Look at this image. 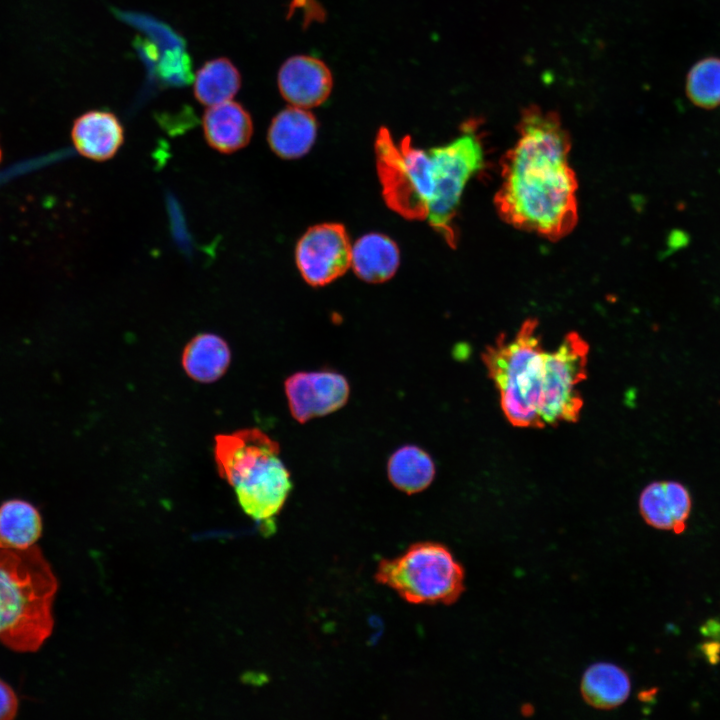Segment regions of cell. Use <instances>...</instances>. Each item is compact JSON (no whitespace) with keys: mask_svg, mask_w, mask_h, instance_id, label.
<instances>
[{"mask_svg":"<svg viewBox=\"0 0 720 720\" xmlns=\"http://www.w3.org/2000/svg\"><path fill=\"white\" fill-rule=\"evenodd\" d=\"M569 151V136L557 115L537 107L523 112L519 137L502 160L495 197L507 223L550 240L574 228L577 180Z\"/></svg>","mask_w":720,"mask_h":720,"instance_id":"1","label":"cell"},{"mask_svg":"<svg viewBox=\"0 0 720 720\" xmlns=\"http://www.w3.org/2000/svg\"><path fill=\"white\" fill-rule=\"evenodd\" d=\"M57 586L37 546L0 547V642L17 652L38 650L53 630Z\"/></svg>","mask_w":720,"mask_h":720,"instance_id":"2","label":"cell"},{"mask_svg":"<svg viewBox=\"0 0 720 720\" xmlns=\"http://www.w3.org/2000/svg\"><path fill=\"white\" fill-rule=\"evenodd\" d=\"M214 451L218 472L234 488L243 511L264 528L272 526L292 489L278 443L249 428L217 435Z\"/></svg>","mask_w":720,"mask_h":720,"instance_id":"3","label":"cell"},{"mask_svg":"<svg viewBox=\"0 0 720 720\" xmlns=\"http://www.w3.org/2000/svg\"><path fill=\"white\" fill-rule=\"evenodd\" d=\"M546 355L536 319L525 320L511 339L499 335L481 354L501 408L514 426L543 427L539 406Z\"/></svg>","mask_w":720,"mask_h":720,"instance_id":"4","label":"cell"},{"mask_svg":"<svg viewBox=\"0 0 720 720\" xmlns=\"http://www.w3.org/2000/svg\"><path fill=\"white\" fill-rule=\"evenodd\" d=\"M376 581L413 604H451L464 590V571L447 547L417 543L403 554L382 560Z\"/></svg>","mask_w":720,"mask_h":720,"instance_id":"5","label":"cell"},{"mask_svg":"<svg viewBox=\"0 0 720 720\" xmlns=\"http://www.w3.org/2000/svg\"><path fill=\"white\" fill-rule=\"evenodd\" d=\"M376 167L386 205L408 220L427 219L433 194L428 151L412 145L409 136L398 144L386 127L375 140Z\"/></svg>","mask_w":720,"mask_h":720,"instance_id":"6","label":"cell"},{"mask_svg":"<svg viewBox=\"0 0 720 720\" xmlns=\"http://www.w3.org/2000/svg\"><path fill=\"white\" fill-rule=\"evenodd\" d=\"M453 141L428 150L432 165L433 194L427 219L444 240L455 247L454 218L464 188L484 162L482 144L468 127Z\"/></svg>","mask_w":720,"mask_h":720,"instance_id":"7","label":"cell"},{"mask_svg":"<svg viewBox=\"0 0 720 720\" xmlns=\"http://www.w3.org/2000/svg\"><path fill=\"white\" fill-rule=\"evenodd\" d=\"M588 353V343L574 331L547 351L539 406L543 427L578 421L583 399L577 386L587 377Z\"/></svg>","mask_w":720,"mask_h":720,"instance_id":"8","label":"cell"},{"mask_svg":"<svg viewBox=\"0 0 720 720\" xmlns=\"http://www.w3.org/2000/svg\"><path fill=\"white\" fill-rule=\"evenodd\" d=\"M352 246L340 223L310 227L295 249L297 268L311 286H325L344 275L351 266Z\"/></svg>","mask_w":720,"mask_h":720,"instance_id":"9","label":"cell"},{"mask_svg":"<svg viewBox=\"0 0 720 720\" xmlns=\"http://www.w3.org/2000/svg\"><path fill=\"white\" fill-rule=\"evenodd\" d=\"M285 392L292 416L305 423L343 407L349 397V385L337 372H297L286 379Z\"/></svg>","mask_w":720,"mask_h":720,"instance_id":"10","label":"cell"},{"mask_svg":"<svg viewBox=\"0 0 720 720\" xmlns=\"http://www.w3.org/2000/svg\"><path fill=\"white\" fill-rule=\"evenodd\" d=\"M333 78L321 60L310 56H293L278 73V87L283 98L293 106L312 108L329 97Z\"/></svg>","mask_w":720,"mask_h":720,"instance_id":"11","label":"cell"},{"mask_svg":"<svg viewBox=\"0 0 720 720\" xmlns=\"http://www.w3.org/2000/svg\"><path fill=\"white\" fill-rule=\"evenodd\" d=\"M691 508L689 490L678 481L651 482L639 497L640 514L648 525L677 534L685 530Z\"/></svg>","mask_w":720,"mask_h":720,"instance_id":"12","label":"cell"},{"mask_svg":"<svg viewBox=\"0 0 720 720\" xmlns=\"http://www.w3.org/2000/svg\"><path fill=\"white\" fill-rule=\"evenodd\" d=\"M72 142L85 158L103 162L113 158L124 143V127L112 112L92 110L79 116L72 126Z\"/></svg>","mask_w":720,"mask_h":720,"instance_id":"13","label":"cell"},{"mask_svg":"<svg viewBox=\"0 0 720 720\" xmlns=\"http://www.w3.org/2000/svg\"><path fill=\"white\" fill-rule=\"evenodd\" d=\"M202 125L208 145L223 154L244 148L253 134L249 112L231 100L210 106L203 115Z\"/></svg>","mask_w":720,"mask_h":720,"instance_id":"14","label":"cell"},{"mask_svg":"<svg viewBox=\"0 0 720 720\" xmlns=\"http://www.w3.org/2000/svg\"><path fill=\"white\" fill-rule=\"evenodd\" d=\"M317 121L304 108L291 106L280 111L267 133L271 150L283 159H298L307 154L315 143Z\"/></svg>","mask_w":720,"mask_h":720,"instance_id":"15","label":"cell"},{"mask_svg":"<svg viewBox=\"0 0 720 720\" xmlns=\"http://www.w3.org/2000/svg\"><path fill=\"white\" fill-rule=\"evenodd\" d=\"M399 264V248L384 234H365L352 246L351 267L358 278L368 283L388 281Z\"/></svg>","mask_w":720,"mask_h":720,"instance_id":"16","label":"cell"},{"mask_svg":"<svg viewBox=\"0 0 720 720\" xmlns=\"http://www.w3.org/2000/svg\"><path fill=\"white\" fill-rule=\"evenodd\" d=\"M584 700L598 709H612L623 704L630 695L628 674L612 663H595L584 672L581 684Z\"/></svg>","mask_w":720,"mask_h":720,"instance_id":"17","label":"cell"},{"mask_svg":"<svg viewBox=\"0 0 720 720\" xmlns=\"http://www.w3.org/2000/svg\"><path fill=\"white\" fill-rule=\"evenodd\" d=\"M230 360L231 352L227 343L211 333L195 336L186 345L182 355L186 373L202 383L219 379L227 370Z\"/></svg>","mask_w":720,"mask_h":720,"instance_id":"18","label":"cell"},{"mask_svg":"<svg viewBox=\"0 0 720 720\" xmlns=\"http://www.w3.org/2000/svg\"><path fill=\"white\" fill-rule=\"evenodd\" d=\"M387 469L391 483L408 494L424 490L435 476V466L430 455L413 445L397 449L391 455Z\"/></svg>","mask_w":720,"mask_h":720,"instance_id":"19","label":"cell"},{"mask_svg":"<svg viewBox=\"0 0 720 720\" xmlns=\"http://www.w3.org/2000/svg\"><path fill=\"white\" fill-rule=\"evenodd\" d=\"M41 531V517L30 503L9 500L0 506V547L28 548L38 540Z\"/></svg>","mask_w":720,"mask_h":720,"instance_id":"20","label":"cell"},{"mask_svg":"<svg viewBox=\"0 0 720 720\" xmlns=\"http://www.w3.org/2000/svg\"><path fill=\"white\" fill-rule=\"evenodd\" d=\"M241 87V75L227 58L206 62L197 72L194 81L195 98L204 105L213 106L231 100Z\"/></svg>","mask_w":720,"mask_h":720,"instance_id":"21","label":"cell"},{"mask_svg":"<svg viewBox=\"0 0 720 720\" xmlns=\"http://www.w3.org/2000/svg\"><path fill=\"white\" fill-rule=\"evenodd\" d=\"M685 92L689 101L703 109L720 106V57L707 56L687 72Z\"/></svg>","mask_w":720,"mask_h":720,"instance_id":"22","label":"cell"},{"mask_svg":"<svg viewBox=\"0 0 720 720\" xmlns=\"http://www.w3.org/2000/svg\"><path fill=\"white\" fill-rule=\"evenodd\" d=\"M18 701L9 685L0 679V720L13 719L17 713Z\"/></svg>","mask_w":720,"mask_h":720,"instance_id":"23","label":"cell"},{"mask_svg":"<svg viewBox=\"0 0 720 720\" xmlns=\"http://www.w3.org/2000/svg\"><path fill=\"white\" fill-rule=\"evenodd\" d=\"M0 159H1V150H0Z\"/></svg>","mask_w":720,"mask_h":720,"instance_id":"24","label":"cell"}]
</instances>
